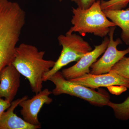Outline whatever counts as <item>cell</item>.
I'll return each mask as SVG.
<instances>
[{
    "label": "cell",
    "instance_id": "obj_9",
    "mask_svg": "<svg viewBox=\"0 0 129 129\" xmlns=\"http://www.w3.org/2000/svg\"><path fill=\"white\" fill-rule=\"evenodd\" d=\"M21 74L12 63L0 72V98L11 103L17 95L21 83Z\"/></svg>",
    "mask_w": 129,
    "mask_h": 129
},
{
    "label": "cell",
    "instance_id": "obj_7",
    "mask_svg": "<svg viewBox=\"0 0 129 129\" xmlns=\"http://www.w3.org/2000/svg\"><path fill=\"white\" fill-rule=\"evenodd\" d=\"M109 41V37H105L101 44L95 46L94 50L82 57L76 64L63 70L61 73L64 78L67 80L72 79L89 73L90 68L96 61L98 58L104 53Z\"/></svg>",
    "mask_w": 129,
    "mask_h": 129
},
{
    "label": "cell",
    "instance_id": "obj_15",
    "mask_svg": "<svg viewBox=\"0 0 129 129\" xmlns=\"http://www.w3.org/2000/svg\"><path fill=\"white\" fill-rule=\"evenodd\" d=\"M98 1V0H76V3L78 7L83 9H86Z\"/></svg>",
    "mask_w": 129,
    "mask_h": 129
},
{
    "label": "cell",
    "instance_id": "obj_6",
    "mask_svg": "<svg viewBox=\"0 0 129 129\" xmlns=\"http://www.w3.org/2000/svg\"><path fill=\"white\" fill-rule=\"evenodd\" d=\"M52 94V91L45 88L31 99H24L20 102L18 106L22 108L20 113L24 120L30 124L41 125L38 114L45 104L49 105L53 101V99L49 97Z\"/></svg>",
    "mask_w": 129,
    "mask_h": 129
},
{
    "label": "cell",
    "instance_id": "obj_12",
    "mask_svg": "<svg viewBox=\"0 0 129 129\" xmlns=\"http://www.w3.org/2000/svg\"><path fill=\"white\" fill-rule=\"evenodd\" d=\"M108 106L112 109L118 119L123 120L129 119V96L122 103L117 104L110 101Z\"/></svg>",
    "mask_w": 129,
    "mask_h": 129
},
{
    "label": "cell",
    "instance_id": "obj_5",
    "mask_svg": "<svg viewBox=\"0 0 129 129\" xmlns=\"http://www.w3.org/2000/svg\"><path fill=\"white\" fill-rule=\"evenodd\" d=\"M116 27H112L108 34L109 41L104 55L90 67V73L94 75L107 73L112 67L125 55L129 53V47L124 50H119L118 45L122 44L121 39L114 40V34Z\"/></svg>",
    "mask_w": 129,
    "mask_h": 129
},
{
    "label": "cell",
    "instance_id": "obj_16",
    "mask_svg": "<svg viewBox=\"0 0 129 129\" xmlns=\"http://www.w3.org/2000/svg\"><path fill=\"white\" fill-rule=\"evenodd\" d=\"M11 103L5 99L0 98V118L3 112L10 107Z\"/></svg>",
    "mask_w": 129,
    "mask_h": 129
},
{
    "label": "cell",
    "instance_id": "obj_1",
    "mask_svg": "<svg viewBox=\"0 0 129 129\" xmlns=\"http://www.w3.org/2000/svg\"><path fill=\"white\" fill-rule=\"evenodd\" d=\"M45 52L36 47L22 43L16 47L12 64L28 80L30 88L36 94L42 90L43 77L54 66L55 61L45 60Z\"/></svg>",
    "mask_w": 129,
    "mask_h": 129
},
{
    "label": "cell",
    "instance_id": "obj_10",
    "mask_svg": "<svg viewBox=\"0 0 129 129\" xmlns=\"http://www.w3.org/2000/svg\"><path fill=\"white\" fill-rule=\"evenodd\" d=\"M28 98V96L25 95L12 102L10 107L3 112L0 118V129H38L41 128V125L30 124L14 113L19 103Z\"/></svg>",
    "mask_w": 129,
    "mask_h": 129
},
{
    "label": "cell",
    "instance_id": "obj_11",
    "mask_svg": "<svg viewBox=\"0 0 129 129\" xmlns=\"http://www.w3.org/2000/svg\"><path fill=\"white\" fill-rule=\"evenodd\" d=\"M103 10L107 17L121 29V39L129 45V9Z\"/></svg>",
    "mask_w": 129,
    "mask_h": 129
},
{
    "label": "cell",
    "instance_id": "obj_14",
    "mask_svg": "<svg viewBox=\"0 0 129 129\" xmlns=\"http://www.w3.org/2000/svg\"><path fill=\"white\" fill-rule=\"evenodd\" d=\"M129 3V0H101L102 10H119L124 9Z\"/></svg>",
    "mask_w": 129,
    "mask_h": 129
},
{
    "label": "cell",
    "instance_id": "obj_4",
    "mask_svg": "<svg viewBox=\"0 0 129 129\" xmlns=\"http://www.w3.org/2000/svg\"><path fill=\"white\" fill-rule=\"evenodd\" d=\"M48 80L55 87L52 91L55 95L67 94L85 100L90 104L99 107L107 106L110 101L109 95L104 91H96L91 88L72 83L64 78L61 72H58Z\"/></svg>",
    "mask_w": 129,
    "mask_h": 129
},
{
    "label": "cell",
    "instance_id": "obj_8",
    "mask_svg": "<svg viewBox=\"0 0 129 129\" xmlns=\"http://www.w3.org/2000/svg\"><path fill=\"white\" fill-rule=\"evenodd\" d=\"M68 80L75 84L91 89L118 85L129 89V79L113 72L99 75L92 74L89 73L79 78Z\"/></svg>",
    "mask_w": 129,
    "mask_h": 129
},
{
    "label": "cell",
    "instance_id": "obj_13",
    "mask_svg": "<svg viewBox=\"0 0 129 129\" xmlns=\"http://www.w3.org/2000/svg\"><path fill=\"white\" fill-rule=\"evenodd\" d=\"M109 72H113L129 79V57H124L112 67Z\"/></svg>",
    "mask_w": 129,
    "mask_h": 129
},
{
    "label": "cell",
    "instance_id": "obj_3",
    "mask_svg": "<svg viewBox=\"0 0 129 129\" xmlns=\"http://www.w3.org/2000/svg\"><path fill=\"white\" fill-rule=\"evenodd\" d=\"M59 45L62 47L61 55L52 68L44 75V82L63 67L74 61H78L82 57L92 50L90 44L75 33L60 35L58 37Z\"/></svg>",
    "mask_w": 129,
    "mask_h": 129
},
{
    "label": "cell",
    "instance_id": "obj_2",
    "mask_svg": "<svg viewBox=\"0 0 129 129\" xmlns=\"http://www.w3.org/2000/svg\"><path fill=\"white\" fill-rule=\"evenodd\" d=\"M71 20L73 26L67 32H78L82 36L87 34L103 38L108 34L112 27H117L109 21L102 9L101 0L94 3L89 7L83 9L73 8Z\"/></svg>",
    "mask_w": 129,
    "mask_h": 129
},
{
    "label": "cell",
    "instance_id": "obj_17",
    "mask_svg": "<svg viewBox=\"0 0 129 129\" xmlns=\"http://www.w3.org/2000/svg\"><path fill=\"white\" fill-rule=\"evenodd\" d=\"M60 2H61L62 1H63V0H58ZM70 1H71L73 2H74L75 3H76V0H70Z\"/></svg>",
    "mask_w": 129,
    "mask_h": 129
}]
</instances>
